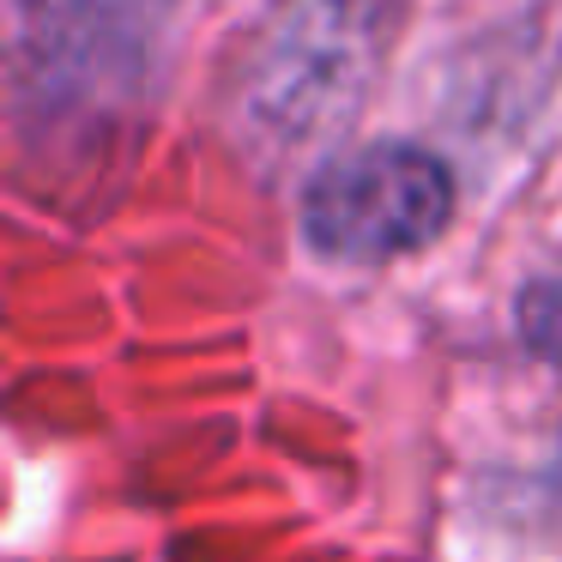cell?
Wrapping results in <instances>:
<instances>
[{
  "instance_id": "obj_3",
  "label": "cell",
  "mask_w": 562,
  "mask_h": 562,
  "mask_svg": "<svg viewBox=\"0 0 562 562\" xmlns=\"http://www.w3.org/2000/svg\"><path fill=\"white\" fill-rule=\"evenodd\" d=\"M514 333H520V345L538 363L562 369V255L520 284V296H514Z\"/></svg>"
},
{
  "instance_id": "obj_1",
  "label": "cell",
  "mask_w": 562,
  "mask_h": 562,
  "mask_svg": "<svg viewBox=\"0 0 562 562\" xmlns=\"http://www.w3.org/2000/svg\"><path fill=\"white\" fill-rule=\"evenodd\" d=\"M405 0H272L236 49L231 127L255 151H315L357 122Z\"/></svg>"
},
{
  "instance_id": "obj_2",
  "label": "cell",
  "mask_w": 562,
  "mask_h": 562,
  "mask_svg": "<svg viewBox=\"0 0 562 562\" xmlns=\"http://www.w3.org/2000/svg\"><path fill=\"white\" fill-rule=\"evenodd\" d=\"M460 212L448 158L417 139L339 146L308 170L296 194V231L327 267H393L441 243Z\"/></svg>"
}]
</instances>
